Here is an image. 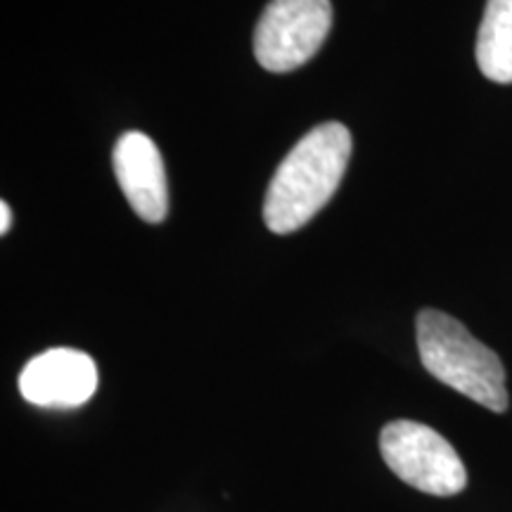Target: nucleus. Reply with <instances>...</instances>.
<instances>
[{
  "mask_svg": "<svg viewBox=\"0 0 512 512\" xmlns=\"http://www.w3.org/2000/svg\"><path fill=\"white\" fill-rule=\"evenodd\" d=\"M351 159V133L328 121L299 140L275 171L264 200L268 230L287 235L306 226L342 183Z\"/></svg>",
  "mask_w": 512,
  "mask_h": 512,
  "instance_id": "obj_1",
  "label": "nucleus"
},
{
  "mask_svg": "<svg viewBox=\"0 0 512 512\" xmlns=\"http://www.w3.org/2000/svg\"><path fill=\"white\" fill-rule=\"evenodd\" d=\"M415 337L422 366L432 377L489 411H508L501 358L472 337L460 320L437 309H425L415 320Z\"/></svg>",
  "mask_w": 512,
  "mask_h": 512,
  "instance_id": "obj_2",
  "label": "nucleus"
},
{
  "mask_svg": "<svg viewBox=\"0 0 512 512\" xmlns=\"http://www.w3.org/2000/svg\"><path fill=\"white\" fill-rule=\"evenodd\" d=\"M380 451L389 470L422 494L456 496L467 486L456 448L422 422H389L380 434Z\"/></svg>",
  "mask_w": 512,
  "mask_h": 512,
  "instance_id": "obj_3",
  "label": "nucleus"
},
{
  "mask_svg": "<svg viewBox=\"0 0 512 512\" xmlns=\"http://www.w3.org/2000/svg\"><path fill=\"white\" fill-rule=\"evenodd\" d=\"M330 27V0H271L254 31L256 60L268 72H294L318 53Z\"/></svg>",
  "mask_w": 512,
  "mask_h": 512,
  "instance_id": "obj_4",
  "label": "nucleus"
},
{
  "mask_svg": "<svg viewBox=\"0 0 512 512\" xmlns=\"http://www.w3.org/2000/svg\"><path fill=\"white\" fill-rule=\"evenodd\" d=\"M98 389L93 358L76 349H50L38 354L19 375V392L41 408H79Z\"/></svg>",
  "mask_w": 512,
  "mask_h": 512,
  "instance_id": "obj_5",
  "label": "nucleus"
},
{
  "mask_svg": "<svg viewBox=\"0 0 512 512\" xmlns=\"http://www.w3.org/2000/svg\"><path fill=\"white\" fill-rule=\"evenodd\" d=\"M112 166L121 192L140 219L162 223L169 211V190L155 140L140 131L124 133L114 145Z\"/></svg>",
  "mask_w": 512,
  "mask_h": 512,
  "instance_id": "obj_6",
  "label": "nucleus"
},
{
  "mask_svg": "<svg viewBox=\"0 0 512 512\" xmlns=\"http://www.w3.org/2000/svg\"><path fill=\"white\" fill-rule=\"evenodd\" d=\"M477 64L494 83H512V0H489L477 34Z\"/></svg>",
  "mask_w": 512,
  "mask_h": 512,
  "instance_id": "obj_7",
  "label": "nucleus"
},
{
  "mask_svg": "<svg viewBox=\"0 0 512 512\" xmlns=\"http://www.w3.org/2000/svg\"><path fill=\"white\" fill-rule=\"evenodd\" d=\"M12 226V211H10V204L3 202L0 204V233H8Z\"/></svg>",
  "mask_w": 512,
  "mask_h": 512,
  "instance_id": "obj_8",
  "label": "nucleus"
}]
</instances>
